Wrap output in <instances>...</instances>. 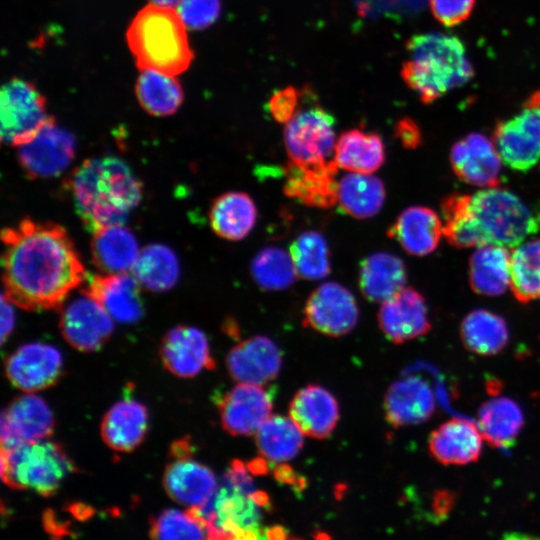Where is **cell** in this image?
<instances>
[{"label":"cell","instance_id":"obj_1","mask_svg":"<svg viewBox=\"0 0 540 540\" xmlns=\"http://www.w3.org/2000/svg\"><path fill=\"white\" fill-rule=\"evenodd\" d=\"M3 294L28 311L59 308L86 280V270L65 228L25 218L2 230Z\"/></svg>","mask_w":540,"mask_h":540},{"label":"cell","instance_id":"obj_2","mask_svg":"<svg viewBox=\"0 0 540 540\" xmlns=\"http://www.w3.org/2000/svg\"><path fill=\"white\" fill-rule=\"evenodd\" d=\"M74 207L84 227L97 230L124 224L142 198V184L121 159L90 158L67 179Z\"/></svg>","mask_w":540,"mask_h":540},{"label":"cell","instance_id":"obj_3","mask_svg":"<svg viewBox=\"0 0 540 540\" xmlns=\"http://www.w3.org/2000/svg\"><path fill=\"white\" fill-rule=\"evenodd\" d=\"M408 59L401 77L424 104L442 98L469 82L474 69L463 42L456 36L427 32L412 36L406 43Z\"/></svg>","mask_w":540,"mask_h":540},{"label":"cell","instance_id":"obj_4","mask_svg":"<svg viewBox=\"0 0 540 540\" xmlns=\"http://www.w3.org/2000/svg\"><path fill=\"white\" fill-rule=\"evenodd\" d=\"M186 28L176 8L150 3L141 9L127 30L138 68L174 76L184 72L193 59Z\"/></svg>","mask_w":540,"mask_h":540},{"label":"cell","instance_id":"obj_5","mask_svg":"<svg viewBox=\"0 0 540 540\" xmlns=\"http://www.w3.org/2000/svg\"><path fill=\"white\" fill-rule=\"evenodd\" d=\"M466 221L473 247H515L540 229V214L497 186L467 195Z\"/></svg>","mask_w":540,"mask_h":540},{"label":"cell","instance_id":"obj_6","mask_svg":"<svg viewBox=\"0 0 540 540\" xmlns=\"http://www.w3.org/2000/svg\"><path fill=\"white\" fill-rule=\"evenodd\" d=\"M249 469L233 460L211 500L193 509L204 521L209 539H255L262 535V509Z\"/></svg>","mask_w":540,"mask_h":540},{"label":"cell","instance_id":"obj_7","mask_svg":"<svg viewBox=\"0 0 540 540\" xmlns=\"http://www.w3.org/2000/svg\"><path fill=\"white\" fill-rule=\"evenodd\" d=\"M1 477L13 489L54 494L76 466L61 445L47 439L1 448Z\"/></svg>","mask_w":540,"mask_h":540},{"label":"cell","instance_id":"obj_8","mask_svg":"<svg viewBox=\"0 0 540 540\" xmlns=\"http://www.w3.org/2000/svg\"><path fill=\"white\" fill-rule=\"evenodd\" d=\"M1 141L19 147L31 141L54 117L36 87L20 78L5 83L0 93Z\"/></svg>","mask_w":540,"mask_h":540},{"label":"cell","instance_id":"obj_9","mask_svg":"<svg viewBox=\"0 0 540 540\" xmlns=\"http://www.w3.org/2000/svg\"><path fill=\"white\" fill-rule=\"evenodd\" d=\"M493 142L502 162L513 170L524 172L540 161V88L516 114L497 122Z\"/></svg>","mask_w":540,"mask_h":540},{"label":"cell","instance_id":"obj_10","mask_svg":"<svg viewBox=\"0 0 540 540\" xmlns=\"http://www.w3.org/2000/svg\"><path fill=\"white\" fill-rule=\"evenodd\" d=\"M334 123V117L321 107L298 110L284 127L289 160L306 164L328 161L336 144Z\"/></svg>","mask_w":540,"mask_h":540},{"label":"cell","instance_id":"obj_11","mask_svg":"<svg viewBox=\"0 0 540 540\" xmlns=\"http://www.w3.org/2000/svg\"><path fill=\"white\" fill-rule=\"evenodd\" d=\"M358 318L353 294L337 282H326L309 295L303 324L327 336L339 337L352 331Z\"/></svg>","mask_w":540,"mask_h":540},{"label":"cell","instance_id":"obj_12","mask_svg":"<svg viewBox=\"0 0 540 540\" xmlns=\"http://www.w3.org/2000/svg\"><path fill=\"white\" fill-rule=\"evenodd\" d=\"M18 148L20 166L28 177L34 179L58 176L69 166L75 154L72 135L56 126L55 119L31 141Z\"/></svg>","mask_w":540,"mask_h":540},{"label":"cell","instance_id":"obj_13","mask_svg":"<svg viewBox=\"0 0 540 540\" xmlns=\"http://www.w3.org/2000/svg\"><path fill=\"white\" fill-rule=\"evenodd\" d=\"M1 448L47 439L54 430V418L47 403L26 392L15 397L2 411L0 421Z\"/></svg>","mask_w":540,"mask_h":540},{"label":"cell","instance_id":"obj_14","mask_svg":"<svg viewBox=\"0 0 540 540\" xmlns=\"http://www.w3.org/2000/svg\"><path fill=\"white\" fill-rule=\"evenodd\" d=\"M112 317L93 298L83 294L61 312L60 330L64 339L81 352L99 350L112 335Z\"/></svg>","mask_w":540,"mask_h":540},{"label":"cell","instance_id":"obj_15","mask_svg":"<svg viewBox=\"0 0 540 540\" xmlns=\"http://www.w3.org/2000/svg\"><path fill=\"white\" fill-rule=\"evenodd\" d=\"M338 169L333 159L308 164L289 160L283 170V192L306 206L331 208L338 201Z\"/></svg>","mask_w":540,"mask_h":540},{"label":"cell","instance_id":"obj_16","mask_svg":"<svg viewBox=\"0 0 540 540\" xmlns=\"http://www.w3.org/2000/svg\"><path fill=\"white\" fill-rule=\"evenodd\" d=\"M62 356L53 346L29 343L18 348L6 361L8 380L24 392L53 386L62 373Z\"/></svg>","mask_w":540,"mask_h":540},{"label":"cell","instance_id":"obj_17","mask_svg":"<svg viewBox=\"0 0 540 540\" xmlns=\"http://www.w3.org/2000/svg\"><path fill=\"white\" fill-rule=\"evenodd\" d=\"M450 163L462 181L479 187L500 183L502 159L493 142L481 133H469L453 144Z\"/></svg>","mask_w":540,"mask_h":540},{"label":"cell","instance_id":"obj_18","mask_svg":"<svg viewBox=\"0 0 540 540\" xmlns=\"http://www.w3.org/2000/svg\"><path fill=\"white\" fill-rule=\"evenodd\" d=\"M377 318L384 335L395 344L423 336L431 329L425 299L411 287L382 302Z\"/></svg>","mask_w":540,"mask_h":540},{"label":"cell","instance_id":"obj_19","mask_svg":"<svg viewBox=\"0 0 540 540\" xmlns=\"http://www.w3.org/2000/svg\"><path fill=\"white\" fill-rule=\"evenodd\" d=\"M270 394L261 385L239 383L219 402L222 427L233 436L255 434L271 416Z\"/></svg>","mask_w":540,"mask_h":540},{"label":"cell","instance_id":"obj_20","mask_svg":"<svg viewBox=\"0 0 540 540\" xmlns=\"http://www.w3.org/2000/svg\"><path fill=\"white\" fill-rule=\"evenodd\" d=\"M140 282L128 273H102L87 278L82 294L96 300L116 321L137 322L143 316Z\"/></svg>","mask_w":540,"mask_h":540},{"label":"cell","instance_id":"obj_21","mask_svg":"<svg viewBox=\"0 0 540 540\" xmlns=\"http://www.w3.org/2000/svg\"><path fill=\"white\" fill-rule=\"evenodd\" d=\"M159 352L164 366L181 378H191L203 369L215 367L207 337L192 326L170 329L161 341Z\"/></svg>","mask_w":540,"mask_h":540},{"label":"cell","instance_id":"obj_22","mask_svg":"<svg viewBox=\"0 0 540 540\" xmlns=\"http://www.w3.org/2000/svg\"><path fill=\"white\" fill-rule=\"evenodd\" d=\"M281 364L278 346L262 335L238 343L226 357L228 372L234 380L261 386L278 375Z\"/></svg>","mask_w":540,"mask_h":540},{"label":"cell","instance_id":"obj_23","mask_svg":"<svg viewBox=\"0 0 540 540\" xmlns=\"http://www.w3.org/2000/svg\"><path fill=\"white\" fill-rule=\"evenodd\" d=\"M163 486L177 503L188 508H201L211 500L218 483L209 467L187 456L173 458L167 465Z\"/></svg>","mask_w":540,"mask_h":540},{"label":"cell","instance_id":"obj_24","mask_svg":"<svg viewBox=\"0 0 540 540\" xmlns=\"http://www.w3.org/2000/svg\"><path fill=\"white\" fill-rule=\"evenodd\" d=\"M434 410L432 389L416 376L393 382L384 397L385 418L395 428L423 423Z\"/></svg>","mask_w":540,"mask_h":540},{"label":"cell","instance_id":"obj_25","mask_svg":"<svg viewBox=\"0 0 540 540\" xmlns=\"http://www.w3.org/2000/svg\"><path fill=\"white\" fill-rule=\"evenodd\" d=\"M289 417L304 435L323 439L336 427L339 405L327 389L309 384L294 395L289 405Z\"/></svg>","mask_w":540,"mask_h":540},{"label":"cell","instance_id":"obj_26","mask_svg":"<svg viewBox=\"0 0 540 540\" xmlns=\"http://www.w3.org/2000/svg\"><path fill=\"white\" fill-rule=\"evenodd\" d=\"M483 439L475 423L453 418L431 433L428 447L432 457L443 465H466L479 458Z\"/></svg>","mask_w":540,"mask_h":540},{"label":"cell","instance_id":"obj_27","mask_svg":"<svg viewBox=\"0 0 540 540\" xmlns=\"http://www.w3.org/2000/svg\"><path fill=\"white\" fill-rule=\"evenodd\" d=\"M387 235L395 239L408 254L425 256L437 248L443 235V222L434 210L411 206L399 214Z\"/></svg>","mask_w":540,"mask_h":540},{"label":"cell","instance_id":"obj_28","mask_svg":"<svg viewBox=\"0 0 540 540\" xmlns=\"http://www.w3.org/2000/svg\"><path fill=\"white\" fill-rule=\"evenodd\" d=\"M148 430V411L140 402L124 399L104 415L101 436L112 449L130 452L141 444Z\"/></svg>","mask_w":540,"mask_h":540},{"label":"cell","instance_id":"obj_29","mask_svg":"<svg viewBox=\"0 0 540 540\" xmlns=\"http://www.w3.org/2000/svg\"><path fill=\"white\" fill-rule=\"evenodd\" d=\"M139 253L135 235L123 224L107 226L93 233L92 261L102 273H128L133 270Z\"/></svg>","mask_w":540,"mask_h":540},{"label":"cell","instance_id":"obj_30","mask_svg":"<svg viewBox=\"0 0 540 540\" xmlns=\"http://www.w3.org/2000/svg\"><path fill=\"white\" fill-rule=\"evenodd\" d=\"M406 268L403 261L388 252H376L360 264L359 289L372 302H384L405 287Z\"/></svg>","mask_w":540,"mask_h":540},{"label":"cell","instance_id":"obj_31","mask_svg":"<svg viewBox=\"0 0 540 540\" xmlns=\"http://www.w3.org/2000/svg\"><path fill=\"white\" fill-rule=\"evenodd\" d=\"M208 217L216 235L229 241H239L254 228L257 208L247 193L230 191L214 199Z\"/></svg>","mask_w":540,"mask_h":540},{"label":"cell","instance_id":"obj_32","mask_svg":"<svg viewBox=\"0 0 540 540\" xmlns=\"http://www.w3.org/2000/svg\"><path fill=\"white\" fill-rule=\"evenodd\" d=\"M333 160L346 171L372 174L385 162V146L378 134L351 129L336 140Z\"/></svg>","mask_w":540,"mask_h":540},{"label":"cell","instance_id":"obj_33","mask_svg":"<svg viewBox=\"0 0 540 540\" xmlns=\"http://www.w3.org/2000/svg\"><path fill=\"white\" fill-rule=\"evenodd\" d=\"M510 255L507 247H477L469 261V281L474 292L486 296L503 294L510 285Z\"/></svg>","mask_w":540,"mask_h":540},{"label":"cell","instance_id":"obj_34","mask_svg":"<svg viewBox=\"0 0 540 540\" xmlns=\"http://www.w3.org/2000/svg\"><path fill=\"white\" fill-rule=\"evenodd\" d=\"M385 198L384 183L372 174L350 172L339 180L337 203L355 219L375 216L382 209Z\"/></svg>","mask_w":540,"mask_h":540},{"label":"cell","instance_id":"obj_35","mask_svg":"<svg viewBox=\"0 0 540 540\" xmlns=\"http://www.w3.org/2000/svg\"><path fill=\"white\" fill-rule=\"evenodd\" d=\"M460 336L466 349L481 356L499 353L509 341L505 320L485 309H476L466 315L460 326Z\"/></svg>","mask_w":540,"mask_h":540},{"label":"cell","instance_id":"obj_36","mask_svg":"<svg viewBox=\"0 0 540 540\" xmlns=\"http://www.w3.org/2000/svg\"><path fill=\"white\" fill-rule=\"evenodd\" d=\"M523 422L521 408L508 397L492 398L479 410V427L482 435L494 447L510 446L520 433Z\"/></svg>","mask_w":540,"mask_h":540},{"label":"cell","instance_id":"obj_37","mask_svg":"<svg viewBox=\"0 0 540 540\" xmlns=\"http://www.w3.org/2000/svg\"><path fill=\"white\" fill-rule=\"evenodd\" d=\"M135 91L142 108L159 117L174 114L184 99L181 85L174 75L150 69L141 70Z\"/></svg>","mask_w":540,"mask_h":540},{"label":"cell","instance_id":"obj_38","mask_svg":"<svg viewBox=\"0 0 540 540\" xmlns=\"http://www.w3.org/2000/svg\"><path fill=\"white\" fill-rule=\"evenodd\" d=\"M132 271L147 289L164 292L177 283L180 267L175 253L169 247L149 244L140 250Z\"/></svg>","mask_w":540,"mask_h":540},{"label":"cell","instance_id":"obj_39","mask_svg":"<svg viewBox=\"0 0 540 540\" xmlns=\"http://www.w3.org/2000/svg\"><path fill=\"white\" fill-rule=\"evenodd\" d=\"M302 435L291 418L273 415L255 433V441L264 458L272 462H284L299 453L303 446Z\"/></svg>","mask_w":540,"mask_h":540},{"label":"cell","instance_id":"obj_40","mask_svg":"<svg viewBox=\"0 0 540 540\" xmlns=\"http://www.w3.org/2000/svg\"><path fill=\"white\" fill-rule=\"evenodd\" d=\"M510 285L521 303L540 298V238L517 246L510 255Z\"/></svg>","mask_w":540,"mask_h":540},{"label":"cell","instance_id":"obj_41","mask_svg":"<svg viewBox=\"0 0 540 540\" xmlns=\"http://www.w3.org/2000/svg\"><path fill=\"white\" fill-rule=\"evenodd\" d=\"M250 271L256 284L266 291L287 289L298 276L290 253L276 246L260 250L251 262Z\"/></svg>","mask_w":540,"mask_h":540},{"label":"cell","instance_id":"obj_42","mask_svg":"<svg viewBox=\"0 0 540 540\" xmlns=\"http://www.w3.org/2000/svg\"><path fill=\"white\" fill-rule=\"evenodd\" d=\"M289 253L297 275L307 280H319L330 273L329 248L317 231H304L291 243Z\"/></svg>","mask_w":540,"mask_h":540},{"label":"cell","instance_id":"obj_43","mask_svg":"<svg viewBox=\"0 0 540 540\" xmlns=\"http://www.w3.org/2000/svg\"><path fill=\"white\" fill-rule=\"evenodd\" d=\"M149 534L154 539L209 538L204 521L190 508L162 511L151 519Z\"/></svg>","mask_w":540,"mask_h":540},{"label":"cell","instance_id":"obj_44","mask_svg":"<svg viewBox=\"0 0 540 540\" xmlns=\"http://www.w3.org/2000/svg\"><path fill=\"white\" fill-rule=\"evenodd\" d=\"M187 28L204 29L212 25L221 11L220 0H180L176 7Z\"/></svg>","mask_w":540,"mask_h":540},{"label":"cell","instance_id":"obj_45","mask_svg":"<svg viewBox=\"0 0 540 540\" xmlns=\"http://www.w3.org/2000/svg\"><path fill=\"white\" fill-rule=\"evenodd\" d=\"M475 4L476 0H429L432 15L446 27H454L466 21Z\"/></svg>","mask_w":540,"mask_h":540},{"label":"cell","instance_id":"obj_46","mask_svg":"<svg viewBox=\"0 0 540 540\" xmlns=\"http://www.w3.org/2000/svg\"><path fill=\"white\" fill-rule=\"evenodd\" d=\"M300 92L292 87H285L275 92L268 102L271 116L278 123H287L298 111Z\"/></svg>","mask_w":540,"mask_h":540},{"label":"cell","instance_id":"obj_47","mask_svg":"<svg viewBox=\"0 0 540 540\" xmlns=\"http://www.w3.org/2000/svg\"><path fill=\"white\" fill-rule=\"evenodd\" d=\"M395 133L402 145L408 149L416 148L421 141L420 131L417 125L407 118L402 119L397 124Z\"/></svg>","mask_w":540,"mask_h":540},{"label":"cell","instance_id":"obj_48","mask_svg":"<svg viewBox=\"0 0 540 540\" xmlns=\"http://www.w3.org/2000/svg\"><path fill=\"white\" fill-rule=\"evenodd\" d=\"M12 303L2 293L1 297V342L4 343L6 338L11 334L14 323L15 314Z\"/></svg>","mask_w":540,"mask_h":540},{"label":"cell","instance_id":"obj_49","mask_svg":"<svg viewBox=\"0 0 540 540\" xmlns=\"http://www.w3.org/2000/svg\"><path fill=\"white\" fill-rule=\"evenodd\" d=\"M275 478L281 482L296 487H303V480L296 476L294 470L286 464L279 465L274 471Z\"/></svg>","mask_w":540,"mask_h":540},{"label":"cell","instance_id":"obj_50","mask_svg":"<svg viewBox=\"0 0 540 540\" xmlns=\"http://www.w3.org/2000/svg\"><path fill=\"white\" fill-rule=\"evenodd\" d=\"M266 458L254 459L247 464L249 471L252 474H266L268 472V464Z\"/></svg>","mask_w":540,"mask_h":540},{"label":"cell","instance_id":"obj_51","mask_svg":"<svg viewBox=\"0 0 540 540\" xmlns=\"http://www.w3.org/2000/svg\"><path fill=\"white\" fill-rule=\"evenodd\" d=\"M266 535L268 538H272V539L288 537L287 531L283 529L281 526H275V527L270 528L269 530L266 531Z\"/></svg>","mask_w":540,"mask_h":540},{"label":"cell","instance_id":"obj_52","mask_svg":"<svg viewBox=\"0 0 540 540\" xmlns=\"http://www.w3.org/2000/svg\"><path fill=\"white\" fill-rule=\"evenodd\" d=\"M151 4L176 8L180 0H149Z\"/></svg>","mask_w":540,"mask_h":540}]
</instances>
